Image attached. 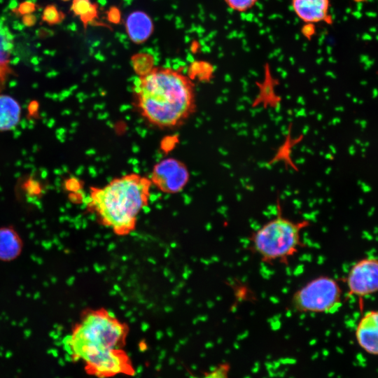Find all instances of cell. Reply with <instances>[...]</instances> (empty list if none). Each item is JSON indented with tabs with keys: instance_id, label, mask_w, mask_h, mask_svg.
Here are the masks:
<instances>
[{
	"instance_id": "cell-3",
	"label": "cell",
	"mask_w": 378,
	"mask_h": 378,
	"mask_svg": "<svg viewBox=\"0 0 378 378\" xmlns=\"http://www.w3.org/2000/svg\"><path fill=\"white\" fill-rule=\"evenodd\" d=\"M152 183L137 173L116 177L103 187L92 188L89 207L115 234L125 236L136 227L137 217L148 205Z\"/></svg>"
},
{
	"instance_id": "cell-9",
	"label": "cell",
	"mask_w": 378,
	"mask_h": 378,
	"mask_svg": "<svg viewBox=\"0 0 378 378\" xmlns=\"http://www.w3.org/2000/svg\"><path fill=\"white\" fill-rule=\"evenodd\" d=\"M255 83L258 93L252 101L251 107L257 108L260 106L265 109L279 108L282 102V97L276 91L279 81L272 76L268 66L265 68L263 80Z\"/></svg>"
},
{
	"instance_id": "cell-17",
	"label": "cell",
	"mask_w": 378,
	"mask_h": 378,
	"mask_svg": "<svg viewBox=\"0 0 378 378\" xmlns=\"http://www.w3.org/2000/svg\"><path fill=\"white\" fill-rule=\"evenodd\" d=\"M65 15L54 4L47 5L43 9L41 16L42 20L49 25H55L61 23Z\"/></svg>"
},
{
	"instance_id": "cell-5",
	"label": "cell",
	"mask_w": 378,
	"mask_h": 378,
	"mask_svg": "<svg viewBox=\"0 0 378 378\" xmlns=\"http://www.w3.org/2000/svg\"><path fill=\"white\" fill-rule=\"evenodd\" d=\"M342 290L338 282L328 276H319L297 290L291 299L295 310L303 313H329L342 304Z\"/></svg>"
},
{
	"instance_id": "cell-20",
	"label": "cell",
	"mask_w": 378,
	"mask_h": 378,
	"mask_svg": "<svg viewBox=\"0 0 378 378\" xmlns=\"http://www.w3.org/2000/svg\"><path fill=\"white\" fill-rule=\"evenodd\" d=\"M36 4L31 1L20 3L13 11L18 15H25L33 13L36 10Z\"/></svg>"
},
{
	"instance_id": "cell-8",
	"label": "cell",
	"mask_w": 378,
	"mask_h": 378,
	"mask_svg": "<svg viewBox=\"0 0 378 378\" xmlns=\"http://www.w3.org/2000/svg\"><path fill=\"white\" fill-rule=\"evenodd\" d=\"M359 346L366 353L378 354V314L375 310L365 312L360 318L355 332Z\"/></svg>"
},
{
	"instance_id": "cell-7",
	"label": "cell",
	"mask_w": 378,
	"mask_h": 378,
	"mask_svg": "<svg viewBox=\"0 0 378 378\" xmlns=\"http://www.w3.org/2000/svg\"><path fill=\"white\" fill-rule=\"evenodd\" d=\"M346 284L350 295L360 300L373 295L378 289V261L375 258H365L356 262L349 270Z\"/></svg>"
},
{
	"instance_id": "cell-22",
	"label": "cell",
	"mask_w": 378,
	"mask_h": 378,
	"mask_svg": "<svg viewBox=\"0 0 378 378\" xmlns=\"http://www.w3.org/2000/svg\"><path fill=\"white\" fill-rule=\"evenodd\" d=\"M36 16L32 13L23 15L22 18L23 24L28 27L34 26L36 23Z\"/></svg>"
},
{
	"instance_id": "cell-14",
	"label": "cell",
	"mask_w": 378,
	"mask_h": 378,
	"mask_svg": "<svg viewBox=\"0 0 378 378\" xmlns=\"http://www.w3.org/2000/svg\"><path fill=\"white\" fill-rule=\"evenodd\" d=\"M71 10L79 17L85 27L98 15V6L91 0H73Z\"/></svg>"
},
{
	"instance_id": "cell-1",
	"label": "cell",
	"mask_w": 378,
	"mask_h": 378,
	"mask_svg": "<svg viewBox=\"0 0 378 378\" xmlns=\"http://www.w3.org/2000/svg\"><path fill=\"white\" fill-rule=\"evenodd\" d=\"M128 326L104 309L88 312L68 335L64 346L70 358L82 361L89 375L108 378L133 376L135 369L123 349Z\"/></svg>"
},
{
	"instance_id": "cell-21",
	"label": "cell",
	"mask_w": 378,
	"mask_h": 378,
	"mask_svg": "<svg viewBox=\"0 0 378 378\" xmlns=\"http://www.w3.org/2000/svg\"><path fill=\"white\" fill-rule=\"evenodd\" d=\"M120 10L115 7L111 8L107 12V18L111 23H118L120 20Z\"/></svg>"
},
{
	"instance_id": "cell-23",
	"label": "cell",
	"mask_w": 378,
	"mask_h": 378,
	"mask_svg": "<svg viewBox=\"0 0 378 378\" xmlns=\"http://www.w3.org/2000/svg\"><path fill=\"white\" fill-rule=\"evenodd\" d=\"M61 1H68L69 0H61Z\"/></svg>"
},
{
	"instance_id": "cell-6",
	"label": "cell",
	"mask_w": 378,
	"mask_h": 378,
	"mask_svg": "<svg viewBox=\"0 0 378 378\" xmlns=\"http://www.w3.org/2000/svg\"><path fill=\"white\" fill-rule=\"evenodd\" d=\"M189 178L188 169L183 162L168 158L154 165L149 178L152 185L161 192L175 194L183 190Z\"/></svg>"
},
{
	"instance_id": "cell-10",
	"label": "cell",
	"mask_w": 378,
	"mask_h": 378,
	"mask_svg": "<svg viewBox=\"0 0 378 378\" xmlns=\"http://www.w3.org/2000/svg\"><path fill=\"white\" fill-rule=\"evenodd\" d=\"M125 29L130 39L140 44L146 41L154 30L153 22L146 12L134 10L127 17Z\"/></svg>"
},
{
	"instance_id": "cell-18",
	"label": "cell",
	"mask_w": 378,
	"mask_h": 378,
	"mask_svg": "<svg viewBox=\"0 0 378 378\" xmlns=\"http://www.w3.org/2000/svg\"><path fill=\"white\" fill-rule=\"evenodd\" d=\"M227 5L234 10L244 12L251 8L258 0H224Z\"/></svg>"
},
{
	"instance_id": "cell-11",
	"label": "cell",
	"mask_w": 378,
	"mask_h": 378,
	"mask_svg": "<svg viewBox=\"0 0 378 378\" xmlns=\"http://www.w3.org/2000/svg\"><path fill=\"white\" fill-rule=\"evenodd\" d=\"M291 3L296 15L304 22L317 23L328 17L329 0H292Z\"/></svg>"
},
{
	"instance_id": "cell-4",
	"label": "cell",
	"mask_w": 378,
	"mask_h": 378,
	"mask_svg": "<svg viewBox=\"0 0 378 378\" xmlns=\"http://www.w3.org/2000/svg\"><path fill=\"white\" fill-rule=\"evenodd\" d=\"M277 209L276 217L251 234V244L262 261L267 263L279 261L288 264V258L303 246L300 234L310 223L306 220L293 221L282 216L279 200Z\"/></svg>"
},
{
	"instance_id": "cell-19",
	"label": "cell",
	"mask_w": 378,
	"mask_h": 378,
	"mask_svg": "<svg viewBox=\"0 0 378 378\" xmlns=\"http://www.w3.org/2000/svg\"><path fill=\"white\" fill-rule=\"evenodd\" d=\"M230 365L227 363L218 365L213 370L207 372L202 378H229Z\"/></svg>"
},
{
	"instance_id": "cell-15",
	"label": "cell",
	"mask_w": 378,
	"mask_h": 378,
	"mask_svg": "<svg viewBox=\"0 0 378 378\" xmlns=\"http://www.w3.org/2000/svg\"><path fill=\"white\" fill-rule=\"evenodd\" d=\"M13 47V37L9 29L0 21V63L6 61Z\"/></svg>"
},
{
	"instance_id": "cell-2",
	"label": "cell",
	"mask_w": 378,
	"mask_h": 378,
	"mask_svg": "<svg viewBox=\"0 0 378 378\" xmlns=\"http://www.w3.org/2000/svg\"><path fill=\"white\" fill-rule=\"evenodd\" d=\"M133 89L139 113L159 128L182 125L196 107L193 83L188 76L171 68L154 66L139 76Z\"/></svg>"
},
{
	"instance_id": "cell-16",
	"label": "cell",
	"mask_w": 378,
	"mask_h": 378,
	"mask_svg": "<svg viewBox=\"0 0 378 378\" xmlns=\"http://www.w3.org/2000/svg\"><path fill=\"white\" fill-rule=\"evenodd\" d=\"M132 64L134 69L139 76L143 75L153 66V57L146 53H139L132 57Z\"/></svg>"
},
{
	"instance_id": "cell-13",
	"label": "cell",
	"mask_w": 378,
	"mask_h": 378,
	"mask_svg": "<svg viewBox=\"0 0 378 378\" xmlns=\"http://www.w3.org/2000/svg\"><path fill=\"white\" fill-rule=\"evenodd\" d=\"M20 107L11 97L0 95V130H8L20 120Z\"/></svg>"
},
{
	"instance_id": "cell-12",
	"label": "cell",
	"mask_w": 378,
	"mask_h": 378,
	"mask_svg": "<svg viewBox=\"0 0 378 378\" xmlns=\"http://www.w3.org/2000/svg\"><path fill=\"white\" fill-rule=\"evenodd\" d=\"M292 126L290 123L287 132L281 144L278 147L272 158L267 162V166H272L276 163L281 162L285 167L298 172L299 169L292 158L293 148L300 144L304 139L303 134L293 137Z\"/></svg>"
}]
</instances>
